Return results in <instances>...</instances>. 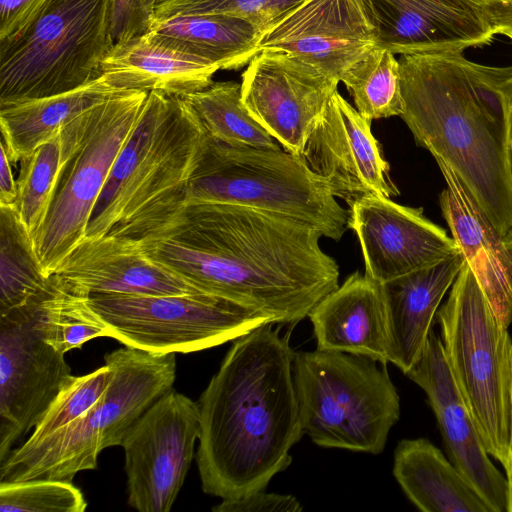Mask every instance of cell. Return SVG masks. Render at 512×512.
Wrapping results in <instances>:
<instances>
[{"instance_id":"cell-1","label":"cell","mask_w":512,"mask_h":512,"mask_svg":"<svg viewBox=\"0 0 512 512\" xmlns=\"http://www.w3.org/2000/svg\"><path fill=\"white\" fill-rule=\"evenodd\" d=\"M321 237L283 215L190 202L137 241L150 259L196 289L293 327L339 286V266L320 247Z\"/></svg>"},{"instance_id":"cell-2","label":"cell","mask_w":512,"mask_h":512,"mask_svg":"<svg viewBox=\"0 0 512 512\" xmlns=\"http://www.w3.org/2000/svg\"><path fill=\"white\" fill-rule=\"evenodd\" d=\"M266 323L233 340L200 395L196 463L204 493L221 500L266 490L302 438L290 330Z\"/></svg>"},{"instance_id":"cell-3","label":"cell","mask_w":512,"mask_h":512,"mask_svg":"<svg viewBox=\"0 0 512 512\" xmlns=\"http://www.w3.org/2000/svg\"><path fill=\"white\" fill-rule=\"evenodd\" d=\"M401 118L501 236L512 228V66L462 51L400 55Z\"/></svg>"},{"instance_id":"cell-4","label":"cell","mask_w":512,"mask_h":512,"mask_svg":"<svg viewBox=\"0 0 512 512\" xmlns=\"http://www.w3.org/2000/svg\"><path fill=\"white\" fill-rule=\"evenodd\" d=\"M205 131L182 97L151 91L91 214L85 237L139 239L186 204Z\"/></svg>"},{"instance_id":"cell-5","label":"cell","mask_w":512,"mask_h":512,"mask_svg":"<svg viewBox=\"0 0 512 512\" xmlns=\"http://www.w3.org/2000/svg\"><path fill=\"white\" fill-rule=\"evenodd\" d=\"M108 387L80 418L35 443L24 442L0 463V482L72 481L97 467L102 450L122 444L134 422L176 379V353L153 354L122 347L104 356Z\"/></svg>"},{"instance_id":"cell-6","label":"cell","mask_w":512,"mask_h":512,"mask_svg":"<svg viewBox=\"0 0 512 512\" xmlns=\"http://www.w3.org/2000/svg\"><path fill=\"white\" fill-rule=\"evenodd\" d=\"M190 202L228 203L283 215L336 241L350 216L301 156L281 147L228 145L206 133L187 183Z\"/></svg>"},{"instance_id":"cell-7","label":"cell","mask_w":512,"mask_h":512,"mask_svg":"<svg viewBox=\"0 0 512 512\" xmlns=\"http://www.w3.org/2000/svg\"><path fill=\"white\" fill-rule=\"evenodd\" d=\"M302 429L325 448L380 454L400 417L387 364L337 351L294 354Z\"/></svg>"},{"instance_id":"cell-8","label":"cell","mask_w":512,"mask_h":512,"mask_svg":"<svg viewBox=\"0 0 512 512\" xmlns=\"http://www.w3.org/2000/svg\"><path fill=\"white\" fill-rule=\"evenodd\" d=\"M111 0H46L0 39V109L75 90L98 77L113 46Z\"/></svg>"},{"instance_id":"cell-9","label":"cell","mask_w":512,"mask_h":512,"mask_svg":"<svg viewBox=\"0 0 512 512\" xmlns=\"http://www.w3.org/2000/svg\"><path fill=\"white\" fill-rule=\"evenodd\" d=\"M436 318L461 395L492 457L510 458L512 340L464 260Z\"/></svg>"},{"instance_id":"cell-10","label":"cell","mask_w":512,"mask_h":512,"mask_svg":"<svg viewBox=\"0 0 512 512\" xmlns=\"http://www.w3.org/2000/svg\"><path fill=\"white\" fill-rule=\"evenodd\" d=\"M147 96L145 91H124L86 112L47 216L33 237L47 277L85 237L95 204Z\"/></svg>"},{"instance_id":"cell-11","label":"cell","mask_w":512,"mask_h":512,"mask_svg":"<svg viewBox=\"0 0 512 512\" xmlns=\"http://www.w3.org/2000/svg\"><path fill=\"white\" fill-rule=\"evenodd\" d=\"M87 301L108 337L153 354L191 353L219 346L273 318L214 294H92Z\"/></svg>"},{"instance_id":"cell-12","label":"cell","mask_w":512,"mask_h":512,"mask_svg":"<svg viewBox=\"0 0 512 512\" xmlns=\"http://www.w3.org/2000/svg\"><path fill=\"white\" fill-rule=\"evenodd\" d=\"M199 433L197 402L173 389L134 422L121 444L129 506L140 512L171 510L190 468Z\"/></svg>"},{"instance_id":"cell-13","label":"cell","mask_w":512,"mask_h":512,"mask_svg":"<svg viewBox=\"0 0 512 512\" xmlns=\"http://www.w3.org/2000/svg\"><path fill=\"white\" fill-rule=\"evenodd\" d=\"M40 300L0 313V463L35 428L71 376L65 354L38 329Z\"/></svg>"},{"instance_id":"cell-14","label":"cell","mask_w":512,"mask_h":512,"mask_svg":"<svg viewBox=\"0 0 512 512\" xmlns=\"http://www.w3.org/2000/svg\"><path fill=\"white\" fill-rule=\"evenodd\" d=\"M376 47L405 55L462 51L512 28V6L493 0H357Z\"/></svg>"},{"instance_id":"cell-15","label":"cell","mask_w":512,"mask_h":512,"mask_svg":"<svg viewBox=\"0 0 512 512\" xmlns=\"http://www.w3.org/2000/svg\"><path fill=\"white\" fill-rule=\"evenodd\" d=\"M241 96L252 117L288 152L305 143L339 84L288 53L261 50L242 73Z\"/></svg>"},{"instance_id":"cell-16","label":"cell","mask_w":512,"mask_h":512,"mask_svg":"<svg viewBox=\"0 0 512 512\" xmlns=\"http://www.w3.org/2000/svg\"><path fill=\"white\" fill-rule=\"evenodd\" d=\"M363 117L335 91L312 129L301 157L322 177L336 198L351 206L358 199L399 195L389 163Z\"/></svg>"},{"instance_id":"cell-17","label":"cell","mask_w":512,"mask_h":512,"mask_svg":"<svg viewBox=\"0 0 512 512\" xmlns=\"http://www.w3.org/2000/svg\"><path fill=\"white\" fill-rule=\"evenodd\" d=\"M365 275L383 284L460 253L454 239L423 213L391 198L364 196L349 206Z\"/></svg>"},{"instance_id":"cell-18","label":"cell","mask_w":512,"mask_h":512,"mask_svg":"<svg viewBox=\"0 0 512 512\" xmlns=\"http://www.w3.org/2000/svg\"><path fill=\"white\" fill-rule=\"evenodd\" d=\"M427 395L452 463L492 512H508L506 477L494 466L461 395L440 337L429 334L422 354L405 374Z\"/></svg>"},{"instance_id":"cell-19","label":"cell","mask_w":512,"mask_h":512,"mask_svg":"<svg viewBox=\"0 0 512 512\" xmlns=\"http://www.w3.org/2000/svg\"><path fill=\"white\" fill-rule=\"evenodd\" d=\"M375 47L357 0H304L263 33L259 46L288 53L339 81Z\"/></svg>"},{"instance_id":"cell-20","label":"cell","mask_w":512,"mask_h":512,"mask_svg":"<svg viewBox=\"0 0 512 512\" xmlns=\"http://www.w3.org/2000/svg\"><path fill=\"white\" fill-rule=\"evenodd\" d=\"M54 274L86 296L202 292L150 259L137 240L119 236L84 237Z\"/></svg>"},{"instance_id":"cell-21","label":"cell","mask_w":512,"mask_h":512,"mask_svg":"<svg viewBox=\"0 0 512 512\" xmlns=\"http://www.w3.org/2000/svg\"><path fill=\"white\" fill-rule=\"evenodd\" d=\"M445 180L439 203L451 237L474 273L498 320L512 323V255L455 173L437 162Z\"/></svg>"},{"instance_id":"cell-22","label":"cell","mask_w":512,"mask_h":512,"mask_svg":"<svg viewBox=\"0 0 512 512\" xmlns=\"http://www.w3.org/2000/svg\"><path fill=\"white\" fill-rule=\"evenodd\" d=\"M318 350L365 356L387 364L388 321L382 285L359 271L308 314Z\"/></svg>"},{"instance_id":"cell-23","label":"cell","mask_w":512,"mask_h":512,"mask_svg":"<svg viewBox=\"0 0 512 512\" xmlns=\"http://www.w3.org/2000/svg\"><path fill=\"white\" fill-rule=\"evenodd\" d=\"M463 262L460 252L381 284L388 321V362L404 374L422 354L441 301Z\"/></svg>"},{"instance_id":"cell-24","label":"cell","mask_w":512,"mask_h":512,"mask_svg":"<svg viewBox=\"0 0 512 512\" xmlns=\"http://www.w3.org/2000/svg\"><path fill=\"white\" fill-rule=\"evenodd\" d=\"M218 70L206 60L164 46L144 34L114 44L100 62L98 77L119 90L184 97L208 88Z\"/></svg>"},{"instance_id":"cell-25","label":"cell","mask_w":512,"mask_h":512,"mask_svg":"<svg viewBox=\"0 0 512 512\" xmlns=\"http://www.w3.org/2000/svg\"><path fill=\"white\" fill-rule=\"evenodd\" d=\"M393 475L423 512H492L457 467L426 438L397 444Z\"/></svg>"},{"instance_id":"cell-26","label":"cell","mask_w":512,"mask_h":512,"mask_svg":"<svg viewBox=\"0 0 512 512\" xmlns=\"http://www.w3.org/2000/svg\"><path fill=\"white\" fill-rule=\"evenodd\" d=\"M263 33L238 17L194 14L155 18L146 35L164 46L206 60L219 70H238L259 53Z\"/></svg>"},{"instance_id":"cell-27","label":"cell","mask_w":512,"mask_h":512,"mask_svg":"<svg viewBox=\"0 0 512 512\" xmlns=\"http://www.w3.org/2000/svg\"><path fill=\"white\" fill-rule=\"evenodd\" d=\"M124 91L100 76L75 90L0 109L1 144L11 163L56 137L75 118Z\"/></svg>"},{"instance_id":"cell-28","label":"cell","mask_w":512,"mask_h":512,"mask_svg":"<svg viewBox=\"0 0 512 512\" xmlns=\"http://www.w3.org/2000/svg\"><path fill=\"white\" fill-rule=\"evenodd\" d=\"M50 285L18 213L0 206V313L37 301Z\"/></svg>"},{"instance_id":"cell-29","label":"cell","mask_w":512,"mask_h":512,"mask_svg":"<svg viewBox=\"0 0 512 512\" xmlns=\"http://www.w3.org/2000/svg\"><path fill=\"white\" fill-rule=\"evenodd\" d=\"M86 112L20 160L15 210L32 238L47 216L61 169L81 130Z\"/></svg>"},{"instance_id":"cell-30","label":"cell","mask_w":512,"mask_h":512,"mask_svg":"<svg viewBox=\"0 0 512 512\" xmlns=\"http://www.w3.org/2000/svg\"><path fill=\"white\" fill-rule=\"evenodd\" d=\"M182 98L211 138L233 146L280 148L244 105L241 84L213 82L208 88Z\"/></svg>"},{"instance_id":"cell-31","label":"cell","mask_w":512,"mask_h":512,"mask_svg":"<svg viewBox=\"0 0 512 512\" xmlns=\"http://www.w3.org/2000/svg\"><path fill=\"white\" fill-rule=\"evenodd\" d=\"M50 277V289L37 308V326L43 339L66 354L91 339L108 337L106 325L88 304L87 296L74 291L57 274Z\"/></svg>"},{"instance_id":"cell-32","label":"cell","mask_w":512,"mask_h":512,"mask_svg":"<svg viewBox=\"0 0 512 512\" xmlns=\"http://www.w3.org/2000/svg\"><path fill=\"white\" fill-rule=\"evenodd\" d=\"M356 110L368 120L401 116L403 97L399 61L384 48H373L340 79Z\"/></svg>"},{"instance_id":"cell-33","label":"cell","mask_w":512,"mask_h":512,"mask_svg":"<svg viewBox=\"0 0 512 512\" xmlns=\"http://www.w3.org/2000/svg\"><path fill=\"white\" fill-rule=\"evenodd\" d=\"M110 379L106 364L86 375H71L26 442L41 441L76 421L100 399Z\"/></svg>"},{"instance_id":"cell-34","label":"cell","mask_w":512,"mask_h":512,"mask_svg":"<svg viewBox=\"0 0 512 512\" xmlns=\"http://www.w3.org/2000/svg\"><path fill=\"white\" fill-rule=\"evenodd\" d=\"M87 502L72 481L0 482L1 512H83Z\"/></svg>"},{"instance_id":"cell-35","label":"cell","mask_w":512,"mask_h":512,"mask_svg":"<svg viewBox=\"0 0 512 512\" xmlns=\"http://www.w3.org/2000/svg\"><path fill=\"white\" fill-rule=\"evenodd\" d=\"M304 0H160L155 18L176 15L224 14L238 17L263 32Z\"/></svg>"},{"instance_id":"cell-36","label":"cell","mask_w":512,"mask_h":512,"mask_svg":"<svg viewBox=\"0 0 512 512\" xmlns=\"http://www.w3.org/2000/svg\"><path fill=\"white\" fill-rule=\"evenodd\" d=\"M155 11L147 0H111L109 36L114 44L149 32Z\"/></svg>"},{"instance_id":"cell-37","label":"cell","mask_w":512,"mask_h":512,"mask_svg":"<svg viewBox=\"0 0 512 512\" xmlns=\"http://www.w3.org/2000/svg\"><path fill=\"white\" fill-rule=\"evenodd\" d=\"M302 504L292 495L267 493L265 490L247 496L222 500L212 507L214 512H300Z\"/></svg>"},{"instance_id":"cell-38","label":"cell","mask_w":512,"mask_h":512,"mask_svg":"<svg viewBox=\"0 0 512 512\" xmlns=\"http://www.w3.org/2000/svg\"><path fill=\"white\" fill-rule=\"evenodd\" d=\"M46 0H0V39L22 29Z\"/></svg>"},{"instance_id":"cell-39","label":"cell","mask_w":512,"mask_h":512,"mask_svg":"<svg viewBox=\"0 0 512 512\" xmlns=\"http://www.w3.org/2000/svg\"><path fill=\"white\" fill-rule=\"evenodd\" d=\"M0 150V206L15 209L18 195L17 181L14 179L11 161L2 144L0 145Z\"/></svg>"},{"instance_id":"cell-40","label":"cell","mask_w":512,"mask_h":512,"mask_svg":"<svg viewBox=\"0 0 512 512\" xmlns=\"http://www.w3.org/2000/svg\"><path fill=\"white\" fill-rule=\"evenodd\" d=\"M508 485V512H512V457H510L503 465Z\"/></svg>"},{"instance_id":"cell-41","label":"cell","mask_w":512,"mask_h":512,"mask_svg":"<svg viewBox=\"0 0 512 512\" xmlns=\"http://www.w3.org/2000/svg\"><path fill=\"white\" fill-rule=\"evenodd\" d=\"M504 241L506 243L508 250L510 251V253L512 255V228L504 236Z\"/></svg>"},{"instance_id":"cell-42","label":"cell","mask_w":512,"mask_h":512,"mask_svg":"<svg viewBox=\"0 0 512 512\" xmlns=\"http://www.w3.org/2000/svg\"><path fill=\"white\" fill-rule=\"evenodd\" d=\"M511 399H512V360H511ZM510 457H512V430H511Z\"/></svg>"},{"instance_id":"cell-43","label":"cell","mask_w":512,"mask_h":512,"mask_svg":"<svg viewBox=\"0 0 512 512\" xmlns=\"http://www.w3.org/2000/svg\"><path fill=\"white\" fill-rule=\"evenodd\" d=\"M160 0H147L148 2V5L151 9H153L155 11V6L157 5V3L159 2Z\"/></svg>"},{"instance_id":"cell-44","label":"cell","mask_w":512,"mask_h":512,"mask_svg":"<svg viewBox=\"0 0 512 512\" xmlns=\"http://www.w3.org/2000/svg\"><path fill=\"white\" fill-rule=\"evenodd\" d=\"M493 1L501 3V4L512 6V0H493Z\"/></svg>"},{"instance_id":"cell-45","label":"cell","mask_w":512,"mask_h":512,"mask_svg":"<svg viewBox=\"0 0 512 512\" xmlns=\"http://www.w3.org/2000/svg\"><path fill=\"white\" fill-rule=\"evenodd\" d=\"M502 34L507 36L508 38H510L512 40V28H509V29L505 30Z\"/></svg>"}]
</instances>
